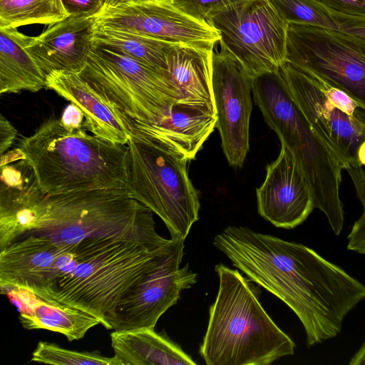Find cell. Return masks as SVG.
Wrapping results in <instances>:
<instances>
[{
	"mask_svg": "<svg viewBox=\"0 0 365 365\" xmlns=\"http://www.w3.org/2000/svg\"><path fill=\"white\" fill-rule=\"evenodd\" d=\"M29 235L47 236L63 245L86 239L128 240L153 250L170 240L156 232L153 211L126 188L48 195L46 213Z\"/></svg>",
	"mask_w": 365,
	"mask_h": 365,
	"instance_id": "277c9868",
	"label": "cell"
},
{
	"mask_svg": "<svg viewBox=\"0 0 365 365\" xmlns=\"http://www.w3.org/2000/svg\"><path fill=\"white\" fill-rule=\"evenodd\" d=\"M252 76L225 47L212 53V83L222 148L233 167L242 166L250 148Z\"/></svg>",
	"mask_w": 365,
	"mask_h": 365,
	"instance_id": "4fadbf2b",
	"label": "cell"
},
{
	"mask_svg": "<svg viewBox=\"0 0 365 365\" xmlns=\"http://www.w3.org/2000/svg\"><path fill=\"white\" fill-rule=\"evenodd\" d=\"M347 239L350 251L365 255V212L354 222Z\"/></svg>",
	"mask_w": 365,
	"mask_h": 365,
	"instance_id": "1f68e13d",
	"label": "cell"
},
{
	"mask_svg": "<svg viewBox=\"0 0 365 365\" xmlns=\"http://www.w3.org/2000/svg\"><path fill=\"white\" fill-rule=\"evenodd\" d=\"M327 6L349 15L365 18V0H317Z\"/></svg>",
	"mask_w": 365,
	"mask_h": 365,
	"instance_id": "d6a6232c",
	"label": "cell"
},
{
	"mask_svg": "<svg viewBox=\"0 0 365 365\" xmlns=\"http://www.w3.org/2000/svg\"><path fill=\"white\" fill-rule=\"evenodd\" d=\"M93 43L113 48L170 77L168 56L175 43L97 26H95Z\"/></svg>",
	"mask_w": 365,
	"mask_h": 365,
	"instance_id": "484cf974",
	"label": "cell"
},
{
	"mask_svg": "<svg viewBox=\"0 0 365 365\" xmlns=\"http://www.w3.org/2000/svg\"><path fill=\"white\" fill-rule=\"evenodd\" d=\"M287 24L309 25L365 38V18L335 11L317 0H267Z\"/></svg>",
	"mask_w": 365,
	"mask_h": 365,
	"instance_id": "d4e9b609",
	"label": "cell"
},
{
	"mask_svg": "<svg viewBox=\"0 0 365 365\" xmlns=\"http://www.w3.org/2000/svg\"><path fill=\"white\" fill-rule=\"evenodd\" d=\"M286 62L339 88L365 108V38L290 24Z\"/></svg>",
	"mask_w": 365,
	"mask_h": 365,
	"instance_id": "9c48e42d",
	"label": "cell"
},
{
	"mask_svg": "<svg viewBox=\"0 0 365 365\" xmlns=\"http://www.w3.org/2000/svg\"><path fill=\"white\" fill-rule=\"evenodd\" d=\"M19 148L48 195L128 189L127 145L88 134L83 128L69 131L54 116L45 119L31 136L22 138Z\"/></svg>",
	"mask_w": 365,
	"mask_h": 365,
	"instance_id": "3957f363",
	"label": "cell"
},
{
	"mask_svg": "<svg viewBox=\"0 0 365 365\" xmlns=\"http://www.w3.org/2000/svg\"><path fill=\"white\" fill-rule=\"evenodd\" d=\"M309 76L333 106L351 117L365 123V108L360 103L342 90L332 86L320 78Z\"/></svg>",
	"mask_w": 365,
	"mask_h": 365,
	"instance_id": "f1b7e54d",
	"label": "cell"
},
{
	"mask_svg": "<svg viewBox=\"0 0 365 365\" xmlns=\"http://www.w3.org/2000/svg\"><path fill=\"white\" fill-rule=\"evenodd\" d=\"M71 16L96 14L103 6V0H61Z\"/></svg>",
	"mask_w": 365,
	"mask_h": 365,
	"instance_id": "4dcf8cb0",
	"label": "cell"
},
{
	"mask_svg": "<svg viewBox=\"0 0 365 365\" xmlns=\"http://www.w3.org/2000/svg\"><path fill=\"white\" fill-rule=\"evenodd\" d=\"M79 76L134 120L155 124L178 99L165 74L108 46L94 43Z\"/></svg>",
	"mask_w": 365,
	"mask_h": 365,
	"instance_id": "ba28073f",
	"label": "cell"
},
{
	"mask_svg": "<svg viewBox=\"0 0 365 365\" xmlns=\"http://www.w3.org/2000/svg\"><path fill=\"white\" fill-rule=\"evenodd\" d=\"M29 36L17 28H0V93L37 92L46 75L24 49Z\"/></svg>",
	"mask_w": 365,
	"mask_h": 365,
	"instance_id": "cb8c5ba5",
	"label": "cell"
},
{
	"mask_svg": "<svg viewBox=\"0 0 365 365\" xmlns=\"http://www.w3.org/2000/svg\"><path fill=\"white\" fill-rule=\"evenodd\" d=\"M167 244L153 250L133 240H83L76 244L78 264L74 270L38 296L88 312L103 325L121 297L157 262Z\"/></svg>",
	"mask_w": 365,
	"mask_h": 365,
	"instance_id": "8992f818",
	"label": "cell"
},
{
	"mask_svg": "<svg viewBox=\"0 0 365 365\" xmlns=\"http://www.w3.org/2000/svg\"><path fill=\"white\" fill-rule=\"evenodd\" d=\"M279 71L292 98L343 169L350 174L361 168L356 153L365 141V123L333 106L306 73L287 62Z\"/></svg>",
	"mask_w": 365,
	"mask_h": 365,
	"instance_id": "5bb4252c",
	"label": "cell"
},
{
	"mask_svg": "<svg viewBox=\"0 0 365 365\" xmlns=\"http://www.w3.org/2000/svg\"><path fill=\"white\" fill-rule=\"evenodd\" d=\"M31 361L55 365H121L114 356L106 357L97 351H77L47 341L38 342Z\"/></svg>",
	"mask_w": 365,
	"mask_h": 365,
	"instance_id": "83f0119b",
	"label": "cell"
},
{
	"mask_svg": "<svg viewBox=\"0 0 365 365\" xmlns=\"http://www.w3.org/2000/svg\"><path fill=\"white\" fill-rule=\"evenodd\" d=\"M356 160L360 165L365 166V141L359 147L356 153Z\"/></svg>",
	"mask_w": 365,
	"mask_h": 365,
	"instance_id": "8d00e7d4",
	"label": "cell"
},
{
	"mask_svg": "<svg viewBox=\"0 0 365 365\" xmlns=\"http://www.w3.org/2000/svg\"><path fill=\"white\" fill-rule=\"evenodd\" d=\"M84 115L81 110L71 103L63 111L60 119L61 125L68 130L73 131L83 128Z\"/></svg>",
	"mask_w": 365,
	"mask_h": 365,
	"instance_id": "836d02e7",
	"label": "cell"
},
{
	"mask_svg": "<svg viewBox=\"0 0 365 365\" xmlns=\"http://www.w3.org/2000/svg\"><path fill=\"white\" fill-rule=\"evenodd\" d=\"M213 49L175 43L168 56L177 103L216 116L212 83Z\"/></svg>",
	"mask_w": 365,
	"mask_h": 365,
	"instance_id": "44dd1931",
	"label": "cell"
},
{
	"mask_svg": "<svg viewBox=\"0 0 365 365\" xmlns=\"http://www.w3.org/2000/svg\"><path fill=\"white\" fill-rule=\"evenodd\" d=\"M95 14L70 16L29 36L24 49L46 75L52 71L78 73L93 44Z\"/></svg>",
	"mask_w": 365,
	"mask_h": 365,
	"instance_id": "ac0fdd59",
	"label": "cell"
},
{
	"mask_svg": "<svg viewBox=\"0 0 365 365\" xmlns=\"http://www.w3.org/2000/svg\"><path fill=\"white\" fill-rule=\"evenodd\" d=\"M127 148L128 190L163 220L171 238L185 241L200 207L189 160L170 143L135 128Z\"/></svg>",
	"mask_w": 365,
	"mask_h": 365,
	"instance_id": "52a82bcc",
	"label": "cell"
},
{
	"mask_svg": "<svg viewBox=\"0 0 365 365\" xmlns=\"http://www.w3.org/2000/svg\"><path fill=\"white\" fill-rule=\"evenodd\" d=\"M349 365H365V341L358 351L352 356Z\"/></svg>",
	"mask_w": 365,
	"mask_h": 365,
	"instance_id": "d590c367",
	"label": "cell"
},
{
	"mask_svg": "<svg viewBox=\"0 0 365 365\" xmlns=\"http://www.w3.org/2000/svg\"><path fill=\"white\" fill-rule=\"evenodd\" d=\"M247 0H172L173 4L187 15L207 21L219 11Z\"/></svg>",
	"mask_w": 365,
	"mask_h": 365,
	"instance_id": "f546056e",
	"label": "cell"
},
{
	"mask_svg": "<svg viewBox=\"0 0 365 365\" xmlns=\"http://www.w3.org/2000/svg\"><path fill=\"white\" fill-rule=\"evenodd\" d=\"M111 346L121 365H195L196 362L163 331L154 328L114 330Z\"/></svg>",
	"mask_w": 365,
	"mask_h": 365,
	"instance_id": "7402d4cb",
	"label": "cell"
},
{
	"mask_svg": "<svg viewBox=\"0 0 365 365\" xmlns=\"http://www.w3.org/2000/svg\"><path fill=\"white\" fill-rule=\"evenodd\" d=\"M277 158L267 166L257 189L258 213L277 227L293 229L315 208L309 182L294 157L281 144Z\"/></svg>",
	"mask_w": 365,
	"mask_h": 365,
	"instance_id": "2e32d148",
	"label": "cell"
},
{
	"mask_svg": "<svg viewBox=\"0 0 365 365\" xmlns=\"http://www.w3.org/2000/svg\"><path fill=\"white\" fill-rule=\"evenodd\" d=\"M217 116L175 103L169 113L155 124L133 120L138 130L170 143L190 161L195 158L205 141L214 130Z\"/></svg>",
	"mask_w": 365,
	"mask_h": 365,
	"instance_id": "603a6c76",
	"label": "cell"
},
{
	"mask_svg": "<svg viewBox=\"0 0 365 365\" xmlns=\"http://www.w3.org/2000/svg\"><path fill=\"white\" fill-rule=\"evenodd\" d=\"M17 130L2 114L0 115V153H5L11 146L16 136Z\"/></svg>",
	"mask_w": 365,
	"mask_h": 365,
	"instance_id": "e575fe53",
	"label": "cell"
},
{
	"mask_svg": "<svg viewBox=\"0 0 365 365\" xmlns=\"http://www.w3.org/2000/svg\"><path fill=\"white\" fill-rule=\"evenodd\" d=\"M207 21L225 47L252 77L276 71L286 63L288 25L267 0H247L219 11Z\"/></svg>",
	"mask_w": 365,
	"mask_h": 365,
	"instance_id": "30bf717a",
	"label": "cell"
},
{
	"mask_svg": "<svg viewBox=\"0 0 365 365\" xmlns=\"http://www.w3.org/2000/svg\"><path fill=\"white\" fill-rule=\"evenodd\" d=\"M218 291L199 353L207 365H269L293 355L295 344L259 302L260 288L218 264Z\"/></svg>",
	"mask_w": 365,
	"mask_h": 365,
	"instance_id": "7a4b0ae2",
	"label": "cell"
},
{
	"mask_svg": "<svg viewBox=\"0 0 365 365\" xmlns=\"http://www.w3.org/2000/svg\"><path fill=\"white\" fill-rule=\"evenodd\" d=\"M213 244L252 282L285 303L307 336L331 327L351 302L353 277L302 244L241 226L227 227Z\"/></svg>",
	"mask_w": 365,
	"mask_h": 365,
	"instance_id": "6da1fadb",
	"label": "cell"
},
{
	"mask_svg": "<svg viewBox=\"0 0 365 365\" xmlns=\"http://www.w3.org/2000/svg\"><path fill=\"white\" fill-rule=\"evenodd\" d=\"M95 17L97 26L173 43L213 49L220 39L207 21L187 15L172 0H105Z\"/></svg>",
	"mask_w": 365,
	"mask_h": 365,
	"instance_id": "7c38bea8",
	"label": "cell"
},
{
	"mask_svg": "<svg viewBox=\"0 0 365 365\" xmlns=\"http://www.w3.org/2000/svg\"><path fill=\"white\" fill-rule=\"evenodd\" d=\"M256 104L281 144L292 153L306 177L315 208L326 216L336 235L344 227V212L339 187L343 167L292 98L279 70L252 78Z\"/></svg>",
	"mask_w": 365,
	"mask_h": 365,
	"instance_id": "5b68a950",
	"label": "cell"
},
{
	"mask_svg": "<svg viewBox=\"0 0 365 365\" xmlns=\"http://www.w3.org/2000/svg\"><path fill=\"white\" fill-rule=\"evenodd\" d=\"M70 16L61 0H0V28L49 26Z\"/></svg>",
	"mask_w": 365,
	"mask_h": 365,
	"instance_id": "4316f807",
	"label": "cell"
},
{
	"mask_svg": "<svg viewBox=\"0 0 365 365\" xmlns=\"http://www.w3.org/2000/svg\"><path fill=\"white\" fill-rule=\"evenodd\" d=\"M19 312L22 326L27 329H46L60 333L70 341L82 339L100 319L83 309L45 299L16 286L2 290Z\"/></svg>",
	"mask_w": 365,
	"mask_h": 365,
	"instance_id": "ffe728a7",
	"label": "cell"
},
{
	"mask_svg": "<svg viewBox=\"0 0 365 365\" xmlns=\"http://www.w3.org/2000/svg\"><path fill=\"white\" fill-rule=\"evenodd\" d=\"M0 250L35 230L46 212L48 195L18 147L1 155Z\"/></svg>",
	"mask_w": 365,
	"mask_h": 365,
	"instance_id": "9a60e30c",
	"label": "cell"
},
{
	"mask_svg": "<svg viewBox=\"0 0 365 365\" xmlns=\"http://www.w3.org/2000/svg\"><path fill=\"white\" fill-rule=\"evenodd\" d=\"M46 88L56 92L83 112V128L108 141L127 145L133 132V120L110 103L77 73L52 71Z\"/></svg>",
	"mask_w": 365,
	"mask_h": 365,
	"instance_id": "d6986e66",
	"label": "cell"
},
{
	"mask_svg": "<svg viewBox=\"0 0 365 365\" xmlns=\"http://www.w3.org/2000/svg\"><path fill=\"white\" fill-rule=\"evenodd\" d=\"M103 1H105V0H103Z\"/></svg>",
	"mask_w": 365,
	"mask_h": 365,
	"instance_id": "74e56055",
	"label": "cell"
},
{
	"mask_svg": "<svg viewBox=\"0 0 365 365\" xmlns=\"http://www.w3.org/2000/svg\"><path fill=\"white\" fill-rule=\"evenodd\" d=\"M67 245L44 235L21 237L0 250V286H16L36 295L61 277V254Z\"/></svg>",
	"mask_w": 365,
	"mask_h": 365,
	"instance_id": "e0dca14e",
	"label": "cell"
},
{
	"mask_svg": "<svg viewBox=\"0 0 365 365\" xmlns=\"http://www.w3.org/2000/svg\"><path fill=\"white\" fill-rule=\"evenodd\" d=\"M184 240L171 238L157 262L121 297L103 326L116 331L155 328L159 318L197 282L189 264L180 267Z\"/></svg>",
	"mask_w": 365,
	"mask_h": 365,
	"instance_id": "8fae6325",
	"label": "cell"
}]
</instances>
